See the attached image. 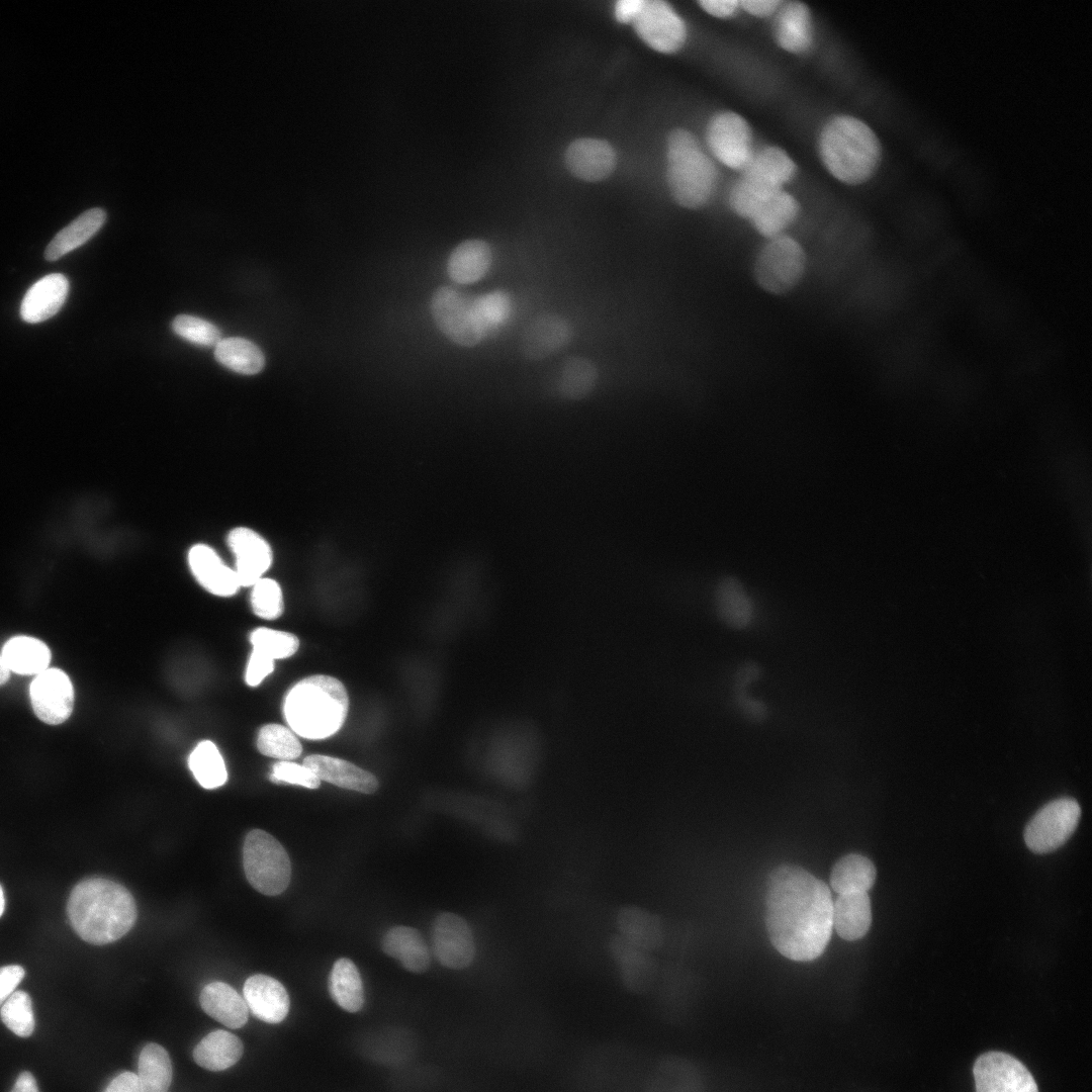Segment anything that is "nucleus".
Segmentation results:
<instances>
[{"label":"nucleus","instance_id":"nucleus-4","mask_svg":"<svg viewBox=\"0 0 1092 1092\" xmlns=\"http://www.w3.org/2000/svg\"><path fill=\"white\" fill-rule=\"evenodd\" d=\"M349 710L344 685L327 674L307 676L286 693L283 715L289 728L303 738L317 740L337 733Z\"/></svg>","mask_w":1092,"mask_h":1092},{"label":"nucleus","instance_id":"nucleus-22","mask_svg":"<svg viewBox=\"0 0 1092 1092\" xmlns=\"http://www.w3.org/2000/svg\"><path fill=\"white\" fill-rule=\"evenodd\" d=\"M565 164L569 172L587 182L608 178L616 166V153L606 141L577 139L567 148Z\"/></svg>","mask_w":1092,"mask_h":1092},{"label":"nucleus","instance_id":"nucleus-43","mask_svg":"<svg viewBox=\"0 0 1092 1092\" xmlns=\"http://www.w3.org/2000/svg\"><path fill=\"white\" fill-rule=\"evenodd\" d=\"M188 766L204 789H216L228 781L224 760L215 744L209 740H203L196 745L189 755Z\"/></svg>","mask_w":1092,"mask_h":1092},{"label":"nucleus","instance_id":"nucleus-2","mask_svg":"<svg viewBox=\"0 0 1092 1092\" xmlns=\"http://www.w3.org/2000/svg\"><path fill=\"white\" fill-rule=\"evenodd\" d=\"M67 913L75 932L96 945L121 938L138 917L131 893L122 885L102 878L79 882L70 894Z\"/></svg>","mask_w":1092,"mask_h":1092},{"label":"nucleus","instance_id":"nucleus-1","mask_svg":"<svg viewBox=\"0 0 1092 1092\" xmlns=\"http://www.w3.org/2000/svg\"><path fill=\"white\" fill-rule=\"evenodd\" d=\"M829 887L794 864L774 869L767 880L765 926L772 946L785 958L810 962L825 950L832 934Z\"/></svg>","mask_w":1092,"mask_h":1092},{"label":"nucleus","instance_id":"nucleus-56","mask_svg":"<svg viewBox=\"0 0 1092 1092\" xmlns=\"http://www.w3.org/2000/svg\"><path fill=\"white\" fill-rule=\"evenodd\" d=\"M645 0H620L615 5V17L620 23H633L641 12Z\"/></svg>","mask_w":1092,"mask_h":1092},{"label":"nucleus","instance_id":"nucleus-9","mask_svg":"<svg viewBox=\"0 0 1092 1092\" xmlns=\"http://www.w3.org/2000/svg\"><path fill=\"white\" fill-rule=\"evenodd\" d=\"M807 254L794 238L782 235L769 240L757 252L752 267L755 283L772 295H785L802 281Z\"/></svg>","mask_w":1092,"mask_h":1092},{"label":"nucleus","instance_id":"nucleus-5","mask_svg":"<svg viewBox=\"0 0 1092 1092\" xmlns=\"http://www.w3.org/2000/svg\"><path fill=\"white\" fill-rule=\"evenodd\" d=\"M651 1063L634 1049L615 1042L580 1051L566 1073L568 1092H641Z\"/></svg>","mask_w":1092,"mask_h":1092},{"label":"nucleus","instance_id":"nucleus-46","mask_svg":"<svg viewBox=\"0 0 1092 1092\" xmlns=\"http://www.w3.org/2000/svg\"><path fill=\"white\" fill-rule=\"evenodd\" d=\"M253 650L272 659L292 656L299 647L298 638L289 632L260 627L250 635Z\"/></svg>","mask_w":1092,"mask_h":1092},{"label":"nucleus","instance_id":"nucleus-45","mask_svg":"<svg viewBox=\"0 0 1092 1092\" xmlns=\"http://www.w3.org/2000/svg\"><path fill=\"white\" fill-rule=\"evenodd\" d=\"M259 751L279 760H292L302 752V746L296 734L280 724H267L260 728L257 736Z\"/></svg>","mask_w":1092,"mask_h":1092},{"label":"nucleus","instance_id":"nucleus-61","mask_svg":"<svg viewBox=\"0 0 1092 1092\" xmlns=\"http://www.w3.org/2000/svg\"><path fill=\"white\" fill-rule=\"evenodd\" d=\"M10 677V670L6 665L2 655L0 654V686L8 681Z\"/></svg>","mask_w":1092,"mask_h":1092},{"label":"nucleus","instance_id":"nucleus-41","mask_svg":"<svg viewBox=\"0 0 1092 1092\" xmlns=\"http://www.w3.org/2000/svg\"><path fill=\"white\" fill-rule=\"evenodd\" d=\"M214 357L224 367L245 375L257 374L265 365L261 349L253 342L239 337L221 339L215 346Z\"/></svg>","mask_w":1092,"mask_h":1092},{"label":"nucleus","instance_id":"nucleus-36","mask_svg":"<svg viewBox=\"0 0 1092 1092\" xmlns=\"http://www.w3.org/2000/svg\"><path fill=\"white\" fill-rule=\"evenodd\" d=\"M106 212L95 207L77 216L62 229L49 243L44 251L48 261H56L89 241L104 224Z\"/></svg>","mask_w":1092,"mask_h":1092},{"label":"nucleus","instance_id":"nucleus-37","mask_svg":"<svg viewBox=\"0 0 1092 1092\" xmlns=\"http://www.w3.org/2000/svg\"><path fill=\"white\" fill-rule=\"evenodd\" d=\"M800 211L796 198L781 190L768 198L749 219L754 230L766 240L782 236Z\"/></svg>","mask_w":1092,"mask_h":1092},{"label":"nucleus","instance_id":"nucleus-12","mask_svg":"<svg viewBox=\"0 0 1092 1092\" xmlns=\"http://www.w3.org/2000/svg\"><path fill=\"white\" fill-rule=\"evenodd\" d=\"M1080 817L1081 808L1074 799L1062 798L1048 803L1027 823L1024 830L1026 845L1038 854L1055 851L1072 836Z\"/></svg>","mask_w":1092,"mask_h":1092},{"label":"nucleus","instance_id":"nucleus-17","mask_svg":"<svg viewBox=\"0 0 1092 1092\" xmlns=\"http://www.w3.org/2000/svg\"><path fill=\"white\" fill-rule=\"evenodd\" d=\"M31 706L36 717L50 725L65 722L74 708V688L68 674L59 668H48L37 674L29 688Z\"/></svg>","mask_w":1092,"mask_h":1092},{"label":"nucleus","instance_id":"nucleus-27","mask_svg":"<svg viewBox=\"0 0 1092 1092\" xmlns=\"http://www.w3.org/2000/svg\"><path fill=\"white\" fill-rule=\"evenodd\" d=\"M570 332L568 323L562 316L554 313L540 315L523 333L521 351L530 360L544 359L566 345Z\"/></svg>","mask_w":1092,"mask_h":1092},{"label":"nucleus","instance_id":"nucleus-33","mask_svg":"<svg viewBox=\"0 0 1092 1092\" xmlns=\"http://www.w3.org/2000/svg\"><path fill=\"white\" fill-rule=\"evenodd\" d=\"M382 949L410 972L421 974L430 966V950L416 928L402 925L390 928L383 936Z\"/></svg>","mask_w":1092,"mask_h":1092},{"label":"nucleus","instance_id":"nucleus-35","mask_svg":"<svg viewBox=\"0 0 1092 1092\" xmlns=\"http://www.w3.org/2000/svg\"><path fill=\"white\" fill-rule=\"evenodd\" d=\"M491 261V250L486 242L467 240L451 253L447 265L448 274L457 283H473L487 273Z\"/></svg>","mask_w":1092,"mask_h":1092},{"label":"nucleus","instance_id":"nucleus-52","mask_svg":"<svg viewBox=\"0 0 1092 1092\" xmlns=\"http://www.w3.org/2000/svg\"><path fill=\"white\" fill-rule=\"evenodd\" d=\"M274 670V660L252 650L248 660L245 680L250 687L259 686Z\"/></svg>","mask_w":1092,"mask_h":1092},{"label":"nucleus","instance_id":"nucleus-6","mask_svg":"<svg viewBox=\"0 0 1092 1092\" xmlns=\"http://www.w3.org/2000/svg\"><path fill=\"white\" fill-rule=\"evenodd\" d=\"M818 150L827 171L849 185L866 182L881 159V145L876 133L851 115H837L824 125Z\"/></svg>","mask_w":1092,"mask_h":1092},{"label":"nucleus","instance_id":"nucleus-58","mask_svg":"<svg viewBox=\"0 0 1092 1092\" xmlns=\"http://www.w3.org/2000/svg\"><path fill=\"white\" fill-rule=\"evenodd\" d=\"M104 1092H142L136 1074L123 1072L110 1081Z\"/></svg>","mask_w":1092,"mask_h":1092},{"label":"nucleus","instance_id":"nucleus-16","mask_svg":"<svg viewBox=\"0 0 1092 1092\" xmlns=\"http://www.w3.org/2000/svg\"><path fill=\"white\" fill-rule=\"evenodd\" d=\"M977 1092H1038L1027 1068L1002 1052L981 1055L973 1068Z\"/></svg>","mask_w":1092,"mask_h":1092},{"label":"nucleus","instance_id":"nucleus-15","mask_svg":"<svg viewBox=\"0 0 1092 1092\" xmlns=\"http://www.w3.org/2000/svg\"><path fill=\"white\" fill-rule=\"evenodd\" d=\"M638 36L651 49L673 54L687 40V27L680 16L665 1L645 0L632 23Z\"/></svg>","mask_w":1092,"mask_h":1092},{"label":"nucleus","instance_id":"nucleus-3","mask_svg":"<svg viewBox=\"0 0 1092 1092\" xmlns=\"http://www.w3.org/2000/svg\"><path fill=\"white\" fill-rule=\"evenodd\" d=\"M549 759V738L538 720L518 713L500 727L492 751V769L504 787L518 794L528 792L548 768Z\"/></svg>","mask_w":1092,"mask_h":1092},{"label":"nucleus","instance_id":"nucleus-42","mask_svg":"<svg viewBox=\"0 0 1092 1092\" xmlns=\"http://www.w3.org/2000/svg\"><path fill=\"white\" fill-rule=\"evenodd\" d=\"M136 1076L142 1092H168L172 1081L168 1052L156 1042L146 1044L139 1056Z\"/></svg>","mask_w":1092,"mask_h":1092},{"label":"nucleus","instance_id":"nucleus-23","mask_svg":"<svg viewBox=\"0 0 1092 1092\" xmlns=\"http://www.w3.org/2000/svg\"><path fill=\"white\" fill-rule=\"evenodd\" d=\"M243 993L248 1008L267 1023H279L289 1012V995L285 987L272 977L258 974L248 978Z\"/></svg>","mask_w":1092,"mask_h":1092},{"label":"nucleus","instance_id":"nucleus-47","mask_svg":"<svg viewBox=\"0 0 1092 1092\" xmlns=\"http://www.w3.org/2000/svg\"><path fill=\"white\" fill-rule=\"evenodd\" d=\"M0 1018L13 1033L20 1037L31 1035L34 1030L32 1002L24 991H15L1 1005Z\"/></svg>","mask_w":1092,"mask_h":1092},{"label":"nucleus","instance_id":"nucleus-25","mask_svg":"<svg viewBox=\"0 0 1092 1092\" xmlns=\"http://www.w3.org/2000/svg\"><path fill=\"white\" fill-rule=\"evenodd\" d=\"M69 281L63 274L46 275L25 293L21 305V318L29 324L44 322L54 316L66 301Z\"/></svg>","mask_w":1092,"mask_h":1092},{"label":"nucleus","instance_id":"nucleus-60","mask_svg":"<svg viewBox=\"0 0 1092 1092\" xmlns=\"http://www.w3.org/2000/svg\"><path fill=\"white\" fill-rule=\"evenodd\" d=\"M11 1092H39V1090L33 1075L25 1071L18 1076Z\"/></svg>","mask_w":1092,"mask_h":1092},{"label":"nucleus","instance_id":"nucleus-53","mask_svg":"<svg viewBox=\"0 0 1092 1092\" xmlns=\"http://www.w3.org/2000/svg\"><path fill=\"white\" fill-rule=\"evenodd\" d=\"M735 701L742 714L751 722L761 723L766 719V706L761 701L748 697L745 691L735 692Z\"/></svg>","mask_w":1092,"mask_h":1092},{"label":"nucleus","instance_id":"nucleus-59","mask_svg":"<svg viewBox=\"0 0 1092 1092\" xmlns=\"http://www.w3.org/2000/svg\"><path fill=\"white\" fill-rule=\"evenodd\" d=\"M782 3L783 2L780 1V0H765V1L742 0V1H739V5H740V7L742 9H744L747 13H749V14H751L753 16H757V17H764V16H768V15L772 14L775 11H777L779 9V7L782 5Z\"/></svg>","mask_w":1092,"mask_h":1092},{"label":"nucleus","instance_id":"nucleus-18","mask_svg":"<svg viewBox=\"0 0 1092 1092\" xmlns=\"http://www.w3.org/2000/svg\"><path fill=\"white\" fill-rule=\"evenodd\" d=\"M608 950L616 965L622 986L633 994L650 992L658 979V964L651 952L643 950L619 933L608 941Z\"/></svg>","mask_w":1092,"mask_h":1092},{"label":"nucleus","instance_id":"nucleus-7","mask_svg":"<svg viewBox=\"0 0 1092 1092\" xmlns=\"http://www.w3.org/2000/svg\"><path fill=\"white\" fill-rule=\"evenodd\" d=\"M666 181L673 200L685 208H701L715 193L716 166L687 129L675 128L667 136Z\"/></svg>","mask_w":1092,"mask_h":1092},{"label":"nucleus","instance_id":"nucleus-32","mask_svg":"<svg viewBox=\"0 0 1092 1092\" xmlns=\"http://www.w3.org/2000/svg\"><path fill=\"white\" fill-rule=\"evenodd\" d=\"M204 1012L230 1028L243 1027L248 1021L249 1008L245 999L223 982L207 984L199 997Z\"/></svg>","mask_w":1092,"mask_h":1092},{"label":"nucleus","instance_id":"nucleus-49","mask_svg":"<svg viewBox=\"0 0 1092 1092\" xmlns=\"http://www.w3.org/2000/svg\"><path fill=\"white\" fill-rule=\"evenodd\" d=\"M172 329L179 337L198 346H216L221 340V333L216 326L190 314L177 315L172 322Z\"/></svg>","mask_w":1092,"mask_h":1092},{"label":"nucleus","instance_id":"nucleus-13","mask_svg":"<svg viewBox=\"0 0 1092 1092\" xmlns=\"http://www.w3.org/2000/svg\"><path fill=\"white\" fill-rule=\"evenodd\" d=\"M431 311L439 329L458 345L474 346L486 335L477 317L473 298L455 288L443 286L437 289L431 300Z\"/></svg>","mask_w":1092,"mask_h":1092},{"label":"nucleus","instance_id":"nucleus-29","mask_svg":"<svg viewBox=\"0 0 1092 1092\" xmlns=\"http://www.w3.org/2000/svg\"><path fill=\"white\" fill-rule=\"evenodd\" d=\"M619 934L633 945L648 952L660 948L664 941L661 919L640 906H623L616 914Z\"/></svg>","mask_w":1092,"mask_h":1092},{"label":"nucleus","instance_id":"nucleus-28","mask_svg":"<svg viewBox=\"0 0 1092 1092\" xmlns=\"http://www.w3.org/2000/svg\"><path fill=\"white\" fill-rule=\"evenodd\" d=\"M714 605L719 619L732 629H745L753 620L752 600L742 581L734 575L725 574L718 578Z\"/></svg>","mask_w":1092,"mask_h":1092},{"label":"nucleus","instance_id":"nucleus-57","mask_svg":"<svg viewBox=\"0 0 1092 1092\" xmlns=\"http://www.w3.org/2000/svg\"><path fill=\"white\" fill-rule=\"evenodd\" d=\"M760 666L753 661L743 662L736 670L734 676L735 692L745 691L746 687L760 676Z\"/></svg>","mask_w":1092,"mask_h":1092},{"label":"nucleus","instance_id":"nucleus-8","mask_svg":"<svg viewBox=\"0 0 1092 1092\" xmlns=\"http://www.w3.org/2000/svg\"><path fill=\"white\" fill-rule=\"evenodd\" d=\"M796 170L794 161L781 148L766 147L754 153L729 192L731 210L749 220L768 198L783 190Z\"/></svg>","mask_w":1092,"mask_h":1092},{"label":"nucleus","instance_id":"nucleus-20","mask_svg":"<svg viewBox=\"0 0 1092 1092\" xmlns=\"http://www.w3.org/2000/svg\"><path fill=\"white\" fill-rule=\"evenodd\" d=\"M228 545L236 558L234 570L241 586H252L272 565L271 546L250 528L233 529L228 535Z\"/></svg>","mask_w":1092,"mask_h":1092},{"label":"nucleus","instance_id":"nucleus-19","mask_svg":"<svg viewBox=\"0 0 1092 1092\" xmlns=\"http://www.w3.org/2000/svg\"><path fill=\"white\" fill-rule=\"evenodd\" d=\"M433 951L439 963L449 969L468 967L475 956V943L468 923L454 913H442L433 924Z\"/></svg>","mask_w":1092,"mask_h":1092},{"label":"nucleus","instance_id":"nucleus-34","mask_svg":"<svg viewBox=\"0 0 1092 1092\" xmlns=\"http://www.w3.org/2000/svg\"><path fill=\"white\" fill-rule=\"evenodd\" d=\"M242 1040L234 1033L217 1029L205 1035L194 1048L195 1063L208 1071H223L243 1056Z\"/></svg>","mask_w":1092,"mask_h":1092},{"label":"nucleus","instance_id":"nucleus-21","mask_svg":"<svg viewBox=\"0 0 1092 1092\" xmlns=\"http://www.w3.org/2000/svg\"><path fill=\"white\" fill-rule=\"evenodd\" d=\"M641 1092H706L702 1072L681 1056H665L650 1064Z\"/></svg>","mask_w":1092,"mask_h":1092},{"label":"nucleus","instance_id":"nucleus-14","mask_svg":"<svg viewBox=\"0 0 1092 1092\" xmlns=\"http://www.w3.org/2000/svg\"><path fill=\"white\" fill-rule=\"evenodd\" d=\"M706 141L713 156L733 170L742 171L754 154L751 128L734 111L724 110L712 116L707 124Z\"/></svg>","mask_w":1092,"mask_h":1092},{"label":"nucleus","instance_id":"nucleus-50","mask_svg":"<svg viewBox=\"0 0 1092 1092\" xmlns=\"http://www.w3.org/2000/svg\"><path fill=\"white\" fill-rule=\"evenodd\" d=\"M473 304L485 334L500 326L510 314V300L499 291L473 298Z\"/></svg>","mask_w":1092,"mask_h":1092},{"label":"nucleus","instance_id":"nucleus-54","mask_svg":"<svg viewBox=\"0 0 1092 1092\" xmlns=\"http://www.w3.org/2000/svg\"><path fill=\"white\" fill-rule=\"evenodd\" d=\"M24 976L25 971L21 966L9 965L0 968V1006L15 992Z\"/></svg>","mask_w":1092,"mask_h":1092},{"label":"nucleus","instance_id":"nucleus-10","mask_svg":"<svg viewBox=\"0 0 1092 1092\" xmlns=\"http://www.w3.org/2000/svg\"><path fill=\"white\" fill-rule=\"evenodd\" d=\"M243 866L248 882L264 895H279L290 883L289 855L282 844L264 830L254 829L247 834Z\"/></svg>","mask_w":1092,"mask_h":1092},{"label":"nucleus","instance_id":"nucleus-39","mask_svg":"<svg viewBox=\"0 0 1092 1092\" xmlns=\"http://www.w3.org/2000/svg\"><path fill=\"white\" fill-rule=\"evenodd\" d=\"M329 993L335 1003L343 1010L356 1013L364 1005V988L361 975L356 965L349 959L342 958L335 962L328 982Z\"/></svg>","mask_w":1092,"mask_h":1092},{"label":"nucleus","instance_id":"nucleus-40","mask_svg":"<svg viewBox=\"0 0 1092 1092\" xmlns=\"http://www.w3.org/2000/svg\"><path fill=\"white\" fill-rule=\"evenodd\" d=\"M876 867L868 857L848 853L840 857L830 874V885L835 893L869 892L876 881Z\"/></svg>","mask_w":1092,"mask_h":1092},{"label":"nucleus","instance_id":"nucleus-26","mask_svg":"<svg viewBox=\"0 0 1092 1092\" xmlns=\"http://www.w3.org/2000/svg\"><path fill=\"white\" fill-rule=\"evenodd\" d=\"M322 781L340 788L364 794H372L378 789V781L371 772L342 758L310 754L302 762Z\"/></svg>","mask_w":1092,"mask_h":1092},{"label":"nucleus","instance_id":"nucleus-51","mask_svg":"<svg viewBox=\"0 0 1092 1092\" xmlns=\"http://www.w3.org/2000/svg\"><path fill=\"white\" fill-rule=\"evenodd\" d=\"M270 780L276 784H291L307 789H317L321 780L304 764L280 760L273 764Z\"/></svg>","mask_w":1092,"mask_h":1092},{"label":"nucleus","instance_id":"nucleus-31","mask_svg":"<svg viewBox=\"0 0 1092 1092\" xmlns=\"http://www.w3.org/2000/svg\"><path fill=\"white\" fill-rule=\"evenodd\" d=\"M811 14L808 6L799 1L782 3L775 23L778 44L792 54H802L812 44Z\"/></svg>","mask_w":1092,"mask_h":1092},{"label":"nucleus","instance_id":"nucleus-24","mask_svg":"<svg viewBox=\"0 0 1092 1092\" xmlns=\"http://www.w3.org/2000/svg\"><path fill=\"white\" fill-rule=\"evenodd\" d=\"M189 567L199 584L218 597H232L241 585L234 569L208 545L196 544L188 553Z\"/></svg>","mask_w":1092,"mask_h":1092},{"label":"nucleus","instance_id":"nucleus-48","mask_svg":"<svg viewBox=\"0 0 1092 1092\" xmlns=\"http://www.w3.org/2000/svg\"><path fill=\"white\" fill-rule=\"evenodd\" d=\"M252 610L258 617L275 620L284 611V600L279 583L268 577H262L252 585Z\"/></svg>","mask_w":1092,"mask_h":1092},{"label":"nucleus","instance_id":"nucleus-44","mask_svg":"<svg viewBox=\"0 0 1092 1092\" xmlns=\"http://www.w3.org/2000/svg\"><path fill=\"white\" fill-rule=\"evenodd\" d=\"M597 380L595 363L585 357L574 356L567 359L561 369L559 390L566 398L580 399L593 390Z\"/></svg>","mask_w":1092,"mask_h":1092},{"label":"nucleus","instance_id":"nucleus-30","mask_svg":"<svg viewBox=\"0 0 1092 1092\" xmlns=\"http://www.w3.org/2000/svg\"><path fill=\"white\" fill-rule=\"evenodd\" d=\"M833 928L844 940L862 938L872 924V905L868 892L839 894L833 901Z\"/></svg>","mask_w":1092,"mask_h":1092},{"label":"nucleus","instance_id":"nucleus-62","mask_svg":"<svg viewBox=\"0 0 1092 1092\" xmlns=\"http://www.w3.org/2000/svg\"><path fill=\"white\" fill-rule=\"evenodd\" d=\"M4 908H5L4 894H3V889H2V887L0 885V917L2 916V914L4 912Z\"/></svg>","mask_w":1092,"mask_h":1092},{"label":"nucleus","instance_id":"nucleus-11","mask_svg":"<svg viewBox=\"0 0 1092 1092\" xmlns=\"http://www.w3.org/2000/svg\"><path fill=\"white\" fill-rule=\"evenodd\" d=\"M354 1044L365 1061L395 1070L413 1064L421 1049L420 1038L413 1029L392 1025L362 1030Z\"/></svg>","mask_w":1092,"mask_h":1092},{"label":"nucleus","instance_id":"nucleus-38","mask_svg":"<svg viewBox=\"0 0 1092 1092\" xmlns=\"http://www.w3.org/2000/svg\"><path fill=\"white\" fill-rule=\"evenodd\" d=\"M1 655L10 671L36 675L49 668L52 657L44 642L23 635L7 640Z\"/></svg>","mask_w":1092,"mask_h":1092},{"label":"nucleus","instance_id":"nucleus-55","mask_svg":"<svg viewBox=\"0 0 1092 1092\" xmlns=\"http://www.w3.org/2000/svg\"><path fill=\"white\" fill-rule=\"evenodd\" d=\"M698 3L708 14L719 18L734 15L740 7L736 0H701Z\"/></svg>","mask_w":1092,"mask_h":1092}]
</instances>
